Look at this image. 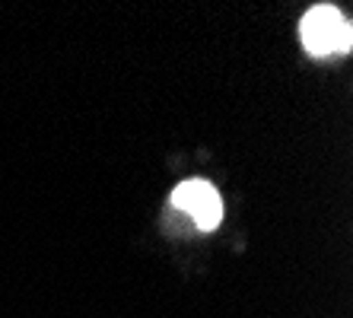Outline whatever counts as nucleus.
<instances>
[{
    "mask_svg": "<svg viewBox=\"0 0 353 318\" xmlns=\"http://www.w3.org/2000/svg\"><path fill=\"white\" fill-rule=\"evenodd\" d=\"M172 204L188 213L191 220L197 223V229H216L223 220V201L210 181H201V179L181 181L172 191Z\"/></svg>",
    "mask_w": 353,
    "mask_h": 318,
    "instance_id": "2",
    "label": "nucleus"
},
{
    "mask_svg": "<svg viewBox=\"0 0 353 318\" xmlns=\"http://www.w3.org/2000/svg\"><path fill=\"white\" fill-rule=\"evenodd\" d=\"M299 35H303L305 51H312L315 57L344 54V51H350V41H353L350 23L334 7L309 10L303 17V23H299Z\"/></svg>",
    "mask_w": 353,
    "mask_h": 318,
    "instance_id": "1",
    "label": "nucleus"
}]
</instances>
